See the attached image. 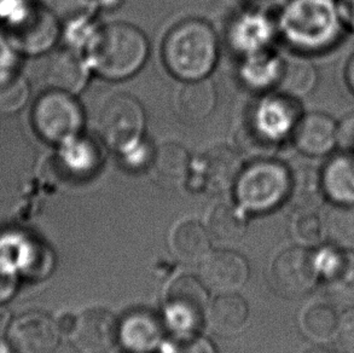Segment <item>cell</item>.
I'll return each mask as SVG.
<instances>
[{"label":"cell","mask_w":354,"mask_h":353,"mask_svg":"<svg viewBox=\"0 0 354 353\" xmlns=\"http://www.w3.org/2000/svg\"><path fill=\"white\" fill-rule=\"evenodd\" d=\"M281 30L302 55L329 53L347 32L335 0H292L283 11Z\"/></svg>","instance_id":"cell-1"},{"label":"cell","mask_w":354,"mask_h":353,"mask_svg":"<svg viewBox=\"0 0 354 353\" xmlns=\"http://www.w3.org/2000/svg\"><path fill=\"white\" fill-rule=\"evenodd\" d=\"M218 60V40L211 26L187 19L168 33L163 61L174 77L185 82L206 79Z\"/></svg>","instance_id":"cell-2"},{"label":"cell","mask_w":354,"mask_h":353,"mask_svg":"<svg viewBox=\"0 0 354 353\" xmlns=\"http://www.w3.org/2000/svg\"><path fill=\"white\" fill-rule=\"evenodd\" d=\"M88 51L92 68L101 77L121 80L143 67L148 58V40L137 27L118 22L98 30Z\"/></svg>","instance_id":"cell-3"},{"label":"cell","mask_w":354,"mask_h":353,"mask_svg":"<svg viewBox=\"0 0 354 353\" xmlns=\"http://www.w3.org/2000/svg\"><path fill=\"white\" fill-rule=\"evenodd\" d=\"M294 186V176L286 163L261 159L242 170L235 184L236 199L244 210L263 213L287 201Z\"/></svg>","instance_id":"cell-4"},{"label":"cell","mask_w":354,"mask_h":353,"mask_svg":"<svg viewBox=\"0 0 354 353\" xmlns=\"http://www.w3.org/2000/svg\"><path fill=\"white\" fill-rule=\"evenodd\" d=\"M32 124L40 138L61 145L80 134L84 113L74 95L64 91L50 90L35 100Z\"/></svg>","instance_id":"cell-5"},{"label":"cell","mask_w":354,"mask_h":353,"mask_svg":"<svg viewBox=\"0 0 354 353\" xmlns=\"http://www.w3.org/2000/svg\"><path fill=\"white\" fill-rule=\"evenodd\" d=\"M145 115L142 105L129 95H114L98 116L102 138L111 148L124 153L142 141Z\"/></svg>","instance_id":"cell-6"},{"label":"cell","mask_w":354,"mask_h":353,"mask_svg":"<svg viewBox=\"0 0 354 353\" xmlns=\"http://www.w3.org/2000/svg\"><path fill=\"white\" fill-rule=\"evenodd\" d=\"M321 278L317 253L297 246L284 249L271 265V284L279 296L297 299L308 294Z\"/></svg>","instance_id":"cell-7"},{"label":"cell","mask_w":354,"mask_h":353,"mask_svg":"<svg viewBox=\"0 0 354 353\" xmlns=\"http://www.w3.org/2000/svg\"><path fill=\"white\" fill-rule=\"evenodd\" d=\"M201 280L177 278L168 288L165 310L168 325L183 335H192L208 317V296Z\"/></svg>","instance_id":"cell-8"},{"label":"cell","mask_w":354,"mask_h":353,"mask_svg":"<svg viewBox=\"0 0 354 353\" xmlns=\"http://www.w3.org/2000/svg\"><path fill=\"white\" fill-rule=\"evenodd\" d=\"M1 32L21 55L38 56L48 53L57 42L59 26L51 11L34 3L17 22Z\"/></svg>","instance_id":"cell-9"},{"label":"cell","mask_w":354,"mask_h":353,"mask_svg":"<svg viewBox=\"0 0 354 353\" xmlns=\"http://www.w3.org/2000/svg\"><path fill=\"white\" fill-rule=\"evenodd\" d=\"M317 253L326 300L336 309H354V251L329 246Z\"/></svg>","instance_id":"cell-10"},{"label":"cell","mask_w":354,"mask_h":353,"mask_svg":"<svg viewBox=\"0 0 354 353\" xmlns=\"http://www.w3.org/2000/svg\"><path fill=\"white\" fill-rule=\"evenodd\" d=\"M292 145L308 158H326L339 148V121L326 111L304 113L292 134Z\"/></svg>","instance_id":"cell-11"},{"label":"cell","mask_w":354,"mask_h":353,"mask_svg":"<svg viewBox=\"0 0 354 353\" xmlns=\"http://www.w3.org/2000/svg\"><path fill=\"white\" fill-rule=\"evenodd\" d=\"M300 100L292 96L278 92L259 105L255 125L260 138L265 143L274 144L290 137L301 119Z\"/></svg>","instance_id":"cell-12"},{"label":"cell","mask_w":354,"mask_h":353,"mask_svg":"<svg viewBox=\"0 0 354 353\" xmlns=\"http://www.w3.org/2000/svg\"><path fill=\"white\" fill-rule=\"evenodd\" d=\"M10 344L17 353H53L61 332L57 322L41 312L19 316L10 325Z\"/></svg>","instance_id":"cell-13"},{"label":"cell","mask_w":354,"mask_h":353,"mask_svg":"<svg viewBox=\"0 0 354 353\" xmlns=\"http://www.w3.org/2000/svg\"><path fill=\"white\" fill-rule=\"evenodd\" d=\"M249 266L241 254L221 249L209 252L200 265V280L218 294L235 293L248 280Z\"/></svg>","instance_id":"cell-14"},{"label":"cell","mask_w":354,"mask_h":353,"mask_svg":"<svg viewBox=\"0 0 354 353\" xmlns=\"http://www.w3.org/2000/svg\"><path fill=\"white\" fill-rule=\"evenodd\" d=\"M119 320L111 311L90 309L77 316L73 343L84 353H106L119 341Z\"/></svg>","instance_id":"cell-15"},{"label":"cell","mask_w":354,"mask_h":353,"mask_svg":"<svg viewBox=\"0 0 354 353\" xmlns=\"http://www.w3.org/2000/svg\"><path fill=\"white\" fill-rule=\"evenodd\" d=\"M318 189L331 205L354 207V153L337 149L326 156L318 174Z\"/></svg>","instance_id":"cell-16"},{"label":"cell","mask_w":354,"mask_h":353,"mask_svg":"<svg viewBox=\"0 0 354 353\" xmlns=\"http://www.w3.org/2000/svg\"><path fill=\"white\" fill-rule=\"evenodd\" d=\"M43 78L51 90L77 95L88 80V67L77 51L64 48L51 53L46 58Z\"/></svg>","instance_id":"cell-17"},{"label":"cell","mask_w":354,"mask_h":353,"mask_svg":"<svg viewBox=\"0 0 354 353\" xmlns=\"http://www.w3.org/2000/svg\"><path fill=\"white\" fill-rule=\"evenodd\" d=\"M162 336V322L148 310L133 311L119 323V341L131 353L153 351Z\"/></svg>","instance_id":"cell-18"},{"label":"cell","mask_w":354,"mask_h":353,"mask_svg":"<svg viewBox=\"0 0 354 353\" xmlns=\"http://www.w3.org/2000/svg\"><path fill=\"white\" fill-rule=\"evenodd\" d=\"M242 170L239 154L223 145L209 149L202 161L205 185L214 192L229 190L235 185Z\"/></svg>","instance_id":"cell-19"},{"label":"cell","mask_w":354,"mask_h":353,"mask_svg":"<svg viewBox=\"0 0 354 353\" xmlns=\"http://www.w3.org/2000/svg\"><path fill=\"white\" fill-rule=\"evenodd\" d=\"M190 159L180 144L165 143L153 154L151 176L158 185L176 189L187 181Z\"/></svg>","instance_id":"cell-20"},{"label":"cell","mask_w":354,"mask_h":353,"mask_svg":"<svg viewBox=\"0 0 354 353\" xmlns=\"http://www.w3.org/2000/svg\"><path fill=\"white\" fill-rule=\"evenodd\" d=\"M211 236L197 220H184L173 229L171 248L182 263H201L211 249Z\"/></svg>","instance_id":"cell-21"},{"label":"cell","mask_w":354,"mask_h":353,"mask_svg":"<svg viewBox=\"0 0 354 353\" xmlns=\"http://www.w3.org/2000/svg\"><path fill=\"white\" fill-rule=\"evenodd\" d=\"M248 316L247 302L236 293L219 294L208 310L212 329L223 336L239 333L247 325Z\"/></svg>","instance_id":"cell-22"},{"label":"cell","mask_w":354,"mask_h":353,"mask_svg":"<svg viewBox=\"0 0 354 353\" xmlns=\"http://www.w3.org/2000/svg\"><path fill=\"white\" fill-rule=\"evenodd\" d=\"M329 301H318L307 305L300 316L302 333L308 339L326 344L335 340L340 315Z\"/></svg>","instance_id":"cell-23"},{"label":"cell","mask_w":354,"mask_h":353,"mask_svg":"<svg viewBox=\"0 0 354 353\" xmlns=\"http://www.w3.org/2000/svg\"><path fill=\"white\" fill-rule=\"evenodd\" d=\"M216 89L209 80L187 82L178 95L177 109L184 119L197 123L207 119L216 108Z\"/></svg>","instance_id":"cell-24"},{"label":"cell","mask_w":354,"mask_h":353,"mask_svg":"<svg viewBox=\"0 0 354 353\" xmlns=\"http://www.w3.org/2000/svg\"><path fill=\"white\" fill-rule=\"evenodd\" d=\"M207 230L211 239L219 244H237L245 235V220L236 206L221 203L212 210Z\"/></svg>","instance_id":"cell-25"},{"label":"cell","mask_w":354,"mask_h":353,"mask_svg":"<svg viewBox=\"0 0 354 353\" xmlns=\"http://www.w3.org/2000/svg\"><path fill=\"white\" fill-rule=\"evenodd\" d=\"M323 220L324 241L341 251H354V207L331 205Z\"/></svg>","instance_id":"cell-26"},{"label":"cell","mask_w":354,"mask_h":353,"mask_svg":"<svg viewBox=\"0 0 354 353\" xmlns=\"http://www.w3.org/2000/svg\"><path fill=\"white\" fill-rule=\"evenodd\" d=\"M59 158L69 172L87 176L101 165V153L96 144L86 138H75L61 144Z\"/></svg>","instance_id":"cell-27"},{"label":"cell","mask_w":354,"mask_h":353,"mask_svg":"<svg viewBox=\"0 0 354 353\" xmlns=\"http://www.w3.org/2000/svg\"><path fill=\"white\" fill-rule=\"evenodd\" d=\"M318 72L311 63L297 61L284 63L282 74L278 82V89L283 93L301 98L316 87Z\"/></svg>","instance_id":"cell-28"},{"label":"cell","mask_w":354,"mask_h":353,"mask_svg":"<svg viewBox=\"0 0 354 353\" xmlns=\"http://www.w3.org/2000/svg\"><path fill=\"white\" fill-rule=\"evenodd\" d=\"M294 235L304 247L311 248L324 241V229L321 215L317 210H300L294 223Z\"/></svg>","instance_id":"cell-29"},{"label":"cell","mask_w":354,"mask_h":353,"mask_svg":"<svg viewBox=\"0 0 354 353\" xmlns=\"http://www.w3.org/2000/svg\"><path fill=\"white\" fill-rule=\"evenodd\" d=\"M30 95L27 79L19 74L11 82L0 85V114L11 115L24 108Z\"/></svg>","instance_id":"cell-30"},{"label":"cell","mask_w":354,"mask_h":353,"mask_svg":"<svg viewBox=\"0 0 354 353\" xmlns=\"http://www.w3.org/2000/svg\"><path fill=\"white\" fill-rule=\"evenodd\" d=\"M21 53L0 30V85L11 82L19 75Z\"/></svg>","instance_id":"cell-31"},{"label":"cell","mask_w":354,"mask_h":353,"mask_svg":"<svg viewBox=\"0 0 354 353\" xmlns=\"http://www.w3.org/2000/svg\"><path fill=\"white\" fill-rule=\"evenodd\" d=\"M17 287V271L15 262L5 253H0V304L10 300Z\"/></svg>","instance_id":"cell-32"},{"label":"cell","mask_w":354,"mask_h":353,"mask_svg":"<svg viewBox=\"0 0 354 353\" xmlns=\"http://www.w3.org/2000/svg\"><path fill=\"white\" fill-rule=\"evenodd\" d=\"M334 341L341 353H354V309L341 314Z\"/></svg>","instance_id":"cell-33"},{"label":"cell","mask_w":354,"mask_h":353,"mask_svg":"<svg viewBox=\"0 0 354 353\" xmlns=\"http://www.w3.org/2000/svg\"><path fill=\"white\" fill-rule=\"evenodd\" d=\"M165 353H216L209 340L197 335H184Z\"/></svg>","instance_id":"cell-34"},{"label":"cell","mask_w":354,"mask_h":353,"mask_svg":"<svg viewBox=\"0 0 354 353\" xmlns=\"http://www.w3.org/2000/svg\"><path fill=\"white\" fill-rule=\"evenodd\" d=\"M339 149L354 153V111L339 123Z\"/></svg>","instance_id":"cell-35"},{"label":"cell","mask_w":354,"mask_h":353,"mask_svg":"<svg viewBox=\"0 0 354 353\" xmlns=\"http://www.w3.org/2000/svg\"><path fill=\"white\" fill-rule=\"evenodd\" d=\"M124 163H127V166L131 168H143L144 165L148 161L147 154H148V145H145L143 141L139 143L134 144L133 147L127 149L124 152Z\"/></svg>","instance_id":"cell-36"},{"label":"cell","mask_w":354,"mask_h":353,"mask_svg":"<svg viewBox=\"0 0 354 353\" xmlns=\"http://www.w3.org/2000/svg\"><path fill=\"white\" fill-rule=\"evenodd\" d=\"M346 30L354 34V0H335Z\"/></svg>","instance_id":"cell-37"},{"label":"cell","mask_w":354,"mask_h":353,"mask_svg":"<svg viewBox=\"0 0 354 353\" xmlns=\"http://www.w3.org/2000/svg\"><path fill=\"white\" fill-rule=\"evenodd\" d=\"M75 325H77V316H73L71 314L62 316L57 322L58 329L61 332V334L69 335V336L75 329Z\"/></svg>","instance_id":"cell-38"},{"label":"cell","mask_w":354,"mask_h":353,"mask_svg":"<svg viewBox=\"0 0 354 353\" xmlns=\"http://www.w3.org/2000/svg\"><path fill=\"white\" fill-rule=\"evenodd\" d=\"M344 80L347 89L354 95V51L351 53L344 67Z\"/></svg>","instance_id":"cell-39"},{"label":"cell","mask_w":354,"mask_h":353,"mask_svg":"<svg viewBox=\"0 0 354 353\" xmlns=\"http://www.w3.org/2000/svg\"><path fill=\"white\" fill-rule=\"evenodd\" d=\"M10 320H11V316L9 311L3 306V304H0V339L5 334L6 329H9Z\"/></svg>","instance_id":"cell-40"},{"label":"cell","mask_w":354,"mask_h":353,"mask_svg":"<svg viewBox=\"0 0 354 353\" xmlns=\"http://www.w3.org/2000/svg\"><path fill=\"white\" fill-rule=\"evenodd\" d=\"M0 353H17L15 351L12 345L5 343L3 340L0 339Z\"/></svg>","instance_id":"cell-41"},{"label":"cell","mask_w":354,"mask_h":353,"mask_svg":"<svg viewBox=\"0 0 354 353\" xmlns=\"http://www.w3.org/2000/svg\"><path fill=\"white\" fill-rule=\"evenodd\" d=\"M304 353H334L331 352L330 350L324 349V347H315V349L308 350L306 352Z\"/></svg>","instance_id":"cell-42"}]
</instances>
